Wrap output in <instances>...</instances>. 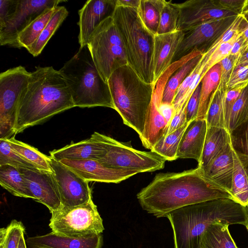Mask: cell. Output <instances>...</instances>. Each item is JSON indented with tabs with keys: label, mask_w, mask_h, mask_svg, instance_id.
<instances>
[{
	"label": "cell",
	"mask_w": 248,
	"mask_h": 248,
	"mask_svg": "<svg viewBox=\"0 0 248 248\" xmlns=\"http://www.w3.org/2000/svg\"><path fill=\"white\" fill-rule=\"evenodd\" d=\"M142 208L157 218L189 205L215 200L233 199L198 166L180 172L160 173L137 195Z\"/></svg>",
	"instance_id": "6da1fadb"
},
{
	"label": "cell",
	"mask_w": 248,
	"mask_h": 248,
	"mask_svg": "<svg viewBox=\"0 0 248 248\" xmlns=\"http://www.w3.org/2000/svg\"><path fill=\"white\" fill-rule=\"evenodd\" d=\"M74 107L70 88L59 71L36 66L20 97L14 136Z\"/></svg>",
	"instance_id": "7a4b0ae2"
},
{
	"label": "cell",
	"mask_w": 248,
	"mask_h": 248,
	"mask_svg": "<svg viewBox=\"0 0 248 248\" xmlns=\"http://www.w3.org/2000/svg\"><path fill=\"white\" fill-rule=\"evenodd\" d=\"M173 230L174 248H200L202 235L211 224L247 226V207L232 199L212 200L186 206L166 214Z\"/></svg>",
	"instance_id": "3957f363"
},
{
	"label": "cell",
	"mask_w": 248,
	"mask_h": 248,
	"mask_svg": "<svg viewBox=\"0 0 248 248\" xmlns=\"http://www.w3.org/2000/svg\"><path fill=\"white\" fill-rule=\"evenodd\" d=\"M107 82L114 109L141 140L155 84L144 82L128 64L114 71Z\"/></svg>",
	"instance_id": "277c9868"
},
{
	"label": "cell",
	"mask_w": 248,
	"mask_h": 248,
	"mask_svg": "<svg viewBox=\"0 0 248 248\" xmlns=\"http://www.w3.org/2000/svg\"><path fill=\"white\" fill-rule=\"evenodd\" d=\"M67 83L75 107H114L108 82L98 71L87 46L78 51L59 70Z\"/></svg>",
	"instance_id": "5b68a950"
},
{
	"label": "cell",
	"mask_w": 248,
	"mask_h": 248,
	"mask_svg": "<svg viewBox=\"0 0 248 248\" xmlns=\"http://www.w3.org/2000/svg\"><path fill=\"white\" fill-rule=\"evenodd\" d=\"M112 17L128 64L144 82L154 84L153 56L155 34L144 25L137 9L116 5Z\"/></svg>",
	"instance_id": "8992f818"
},
{
	"label": "cell",
	"mask_w": 248,
	"mask_h": 248,
	"mask_svg": "<svg viewBox=\"0 0 248 248\" xmlns=\"http://www.w3.org/2000/svg\"><path fill=\"white\" fill-rule=\"evenodd\" d=\"M87 46L98 71L107 82L114 71L128 64L124 46L112 16L104 19L95 28Z\"/></svg>",
	"instance_id": "52a82bcc"
},
{
	"label": "cell",
	"mask_w": 248,
	"mask_h": 248,
	"mask_svg": "<svg viewBox=\"0 0 248 248\" xmlns=\"http://www.w3.org/2000/svg\"><path fill=\"white\" fill-rule=\"evenodd\" d=\"M49 227L52 231L71 237H86L101 234L105 228L96 205L92 199L83 204L61 206L50 213Z\"/></svg>",
	"instance_id": "ba28073f"
},
{
	"label": "cell",
	"mask_w": 248,
	"mask_h": 248,
	"mask_svg": "<svg viewBox=\"0 0 248 248\" xmlns=\"http://www.w3.org/2000/svg\"><path fill=\"white\" fill-rule=\"evenodd\" d=\"M30 74L21 65L0 74V139L14 136L18 102Z\"/></svg>",
	"instance_id": "9c48e42d"
},
{
	"label": "cell",
	"mask_w": 248,
	"mask_h": 248,
	"mask_svg": "<svg viewBox=\"0 0 248 248\" xmlns=\"http://www.w3.org/2000/svg\"><path fill=\"white\" fill-rule=\"evenodd\" d=\"M105 140L107 152L97 160L105 166L140 173L159 170L165 166L166 159L155 152L138 150L105 135Z\"/></svg>",
	"instance_id": "30bf717a"
},
{
	"label": "cell",
	"mask_w": 248,
	"mask_h": 248,
	"mask_svg": "<svg viewBox=\"0 0 248 248\" xmlns=\"http://www.w3.org/2000/svg\"><path fill=\"white\" fill-rule=\"evenodd\" d=\"M189 60V57L185 56L173 62L155 84L152 101L146 121L144 136L141 140L143 146L147 149H152L155 143L164 135L169 125L160 109L166 84L173 73Z\"/></svg>",
	"instance_id": "8fae6325"
},
{
	"label": "cell",
	"mask_w": 248,
	"mask_h": 248,
	"mask_svg": "<svg viewBox=\"0 0 248 248\" xmlns=\"http://www.w3.org/2000/svg\"><path fill=\"white\" fill-rule=\"evenodd\" d=\"M62 0H17L16 11L0 26L1 46L17 47L19 33L46 9L56 7L65 2Z\"/></svg>",
	"instance_id": "7c38bea8"
},
{
	"label": "cell",
	"mask_w": 248,
	"mask_h": 248,
	"mask_svg": "<svg viewBox=\"0 0 248 248\" xmlns=\"http://www.w3.org/2000/svg\"><path fill=\"white\" fill-rule=\"evenodd\" d=\"M50 165L57 183L62 206H79L92 199L88 181L51 157Z\"/></svg>",
	"instance_id": "4fadbf2b"
},
{
	"label": "cell",
	"mask_w": 248,
	"mask_h": 248,
	"mask_svg": "<svg viewBox=\"0 0 248 248\" xmlns=\"http://www.w3.org/2000/svg\"><path fill=\"white\" fill-rule=\"evenodd\" d=\"M237 16L210 20L184 32V38L174 59L178 60L195 50L203 53L211 44L230 27Z\"/></svg>",
	"instance_id": "5bb4252c"
},
{
	"label": "cell",
	"mask_w": 248,
	"mask_h": 248,
	"mask_svg": "<svg viewBox=\"0 0 248 248\" xmlns=\"http://www.w3.org/2000/svg\"><path fill=\"white\" fill-rule=\"evenodd\" d=\"M178 5L177 31L183 32L210 20L238 15L217 5L214 0H189Z\"/></svg>",
	"instance_id": "9a60e30c"
},
{
	"label": "cell",
	"mask_w": 248,
	"mask_h": 248,
	"mask_svg": "<svg viewBox=\"0 0 248 248\" xmlns=\"http://www.w3.org/2000/svg\"><path fill=\"white\" fill-rule=\"evenodd\" d=\"M17 168L33 200L47 207L50 213L61 208L59 191L53 172L37 169Z\"/></svg>",
	"instance_id": "2e32d148"
},
{
	"label": "cell",
	"mask_w": 248,
	"mask_h": 248,
	"mask_svg": "<svg viewBox=\"0 0 248 248\" xmlns=\"http://www.w3.org/2000/svg\"><path fill=\"white\" fill-rule=\"evenodd\" d=\"M58 161L88 182L117 184L140 173L108 167L97 160L63 158Z\"/></svg>",
	"instance_id": "e0dca14e"
},
{
	"label": "cell",
	"mask_w": 248,
	"mask_h": 248,
	"mask_svg": "<svg viewBox=\"0 0 248 248\" xmlns=\"http://www.w3.org/2000/svg\"><path fill=\"white\" fill-rule=\"evenodd\" d=\"M116 7V0H89L85 3L78 12L80 48L87 46L95 28L104 19L112 16Z\"/></svg>",
	"instance_id": "ac0fdd59"
},
{
	"label": "cell",
	"mask_w": 248,
	"mask_h": 248,
	"mask_svg": "<svg viewBox=\"0 0 248 248\" xmlns=\"http://www.w3.org/2000/svg\"><path fill=\"white\" fill-rule=\"evenodd\" d=\"M27 248H101L102 234L86 237H71L52 231L46 234L29 237L26 240Z\"/></svg>",
	"instance_id": "d6986e66"
},
{
	"label": "cell",
	"mask_w": 248,
	"mask_h": 248,
	"mask_svg": "<svg viewBox=\"0 0 248 248\" xmlns=\"http://www.w3.org/2000/svg\"><path fill=\"white\" fill-rule=\"evenodd\" d=\"M105 135L94 132L90 138L50 152V156L62 159L98 160L106 153Z\"/></svg>",
	"instance_id": "ffe728a7"
},
{
	"label": "cell",
	"mask_w": 248,
	"mask_h": 248,
	"mask_svg": "<svg viewBox=\"0 0 248 248\" xmlns=\"http://www.w3.org/2000/svg\"><path fill=\"white\" fill-rule=\"evenodd\" d=\"M184 35V32L179 31L155 35L153 56L154 84L172 63Z\"/></svg>",
	"instance_id": "44dd1931"
},
{
	"label": "cell",
	"mask_w": 248,
	"mask_h": 248,
	"mask_svg": "<svg viewBox=\"0 0 248 248\" xmlns=\"http://www.w3.org/2000/svg\"><path fill=\"white\" fill-rule=\"evenodd\" d=\"M205 119H195L190 122L180 140L178 158H191L200 162L207 131Z\"/></svg>",
	"instance_id": "7402d4cb"
},
{
	"label": "cell",
	"mask_w": 248,
	"mask_h": 248,
	"mask_svg": "<svg viewBox=\"0 0 248 248\" xmlns=\"http://www.w3.org/2000/svg\"><path fill=\"white\" fill-rule=\"evenodd\" d=\"M233 166L232 149L229 143L203 170L209 178L231 194Z\"/></svg>",
	"instance_id": "603a6c76"
},
{
	"label": "cell",
	"mask_w": 248,
	"mask_h": 248,
	"mask_svg": "<svg viewBox=\"0 0 248 248\" xmlns=\"http://www.w3.org/2000/svg\"><path fill=\"white\" fill-rule=\"evenodd\" d=\"M229 143L231 138L227 129L207 127L201 160L198 166L202 169L205 168Z\"/></svg>",
	"instance_id": "cb8c5ba5"
},
{
	"label": "cell",
	"mask_w": 248,
	"mask_h": 248,
	"mask_svg": "<svg viewBox=\"0 0 248 248\" xmlns=\"http://www.w3.org/2000/svg\"><path fill=\"white\" fill-rule=\"evenodd\" d=\"M0 184L14 196L33 200L22 174L16 167L10 165H0Z\"/></svg>",
	"instance_id": "d4e9b609"
},
{
	"label": "cell",
	"mask_w": 248,
	"mask_h": 248,
	"mask_svg": "<svg viewBox=\"0 0 248 248\" xmlns=\"http://www.w3.org/2000/svg\"><path fill=\"white\" fill-rule=\"evenodd\" d=\"M229 225L211 224L203 232L200 248H238L229 231Z\"/></svg>",
	"instance_id": "484cf974"
},
{
	"label": "cell",
	"mask_w": 248,
	"mask_h": 248,
	"mask_svg": "<svg viewBox=\"0 0 248 248\" xmlns=\"http://www.w3.org/2000/svg\"><path fill=\"white\" fill-rule=\"evenodd\" d=\"M220 78V66L217 63L210 68L201 80V92L196 119H205L213 94L217 88Z\"/></svg>",
	"instance_id": "4316f807"
},
{
	"label": "cell",
	"mask_w": 248,
	"mask_h": 248,
	"mask_svg": "<svg viewBox=\"0 0 248 248\" xmlns=\"http://www.w3.org/2000/svg\"><path fill=\"white\" fill-rule=\"evenodd\" d=\"M68 11L63 6H58L56 10L35 42L27 48L34 57L40 55L48 41L66 19Z\"/></svg>",
	"instance_id": "83f0119b"
},
{
	"label": "cell",
	"mask_w": 248,
	"mask_h": 248,
	"mask_svg": "<svg viewBox=\"0 0 248 248\" xmlns=\"http://www.w3.org/2000/svg\"><path fill=\"white\" fill-rule=\"evenodd\" d=\"M6 140L13 150L37 169L53 172L50 156H47L33 147L16 140L14 137Z\"/></svg>",
	"instance_id": "f1b7e54d"
},
{
	"label": "cell",
	"mask_w": 248,
	"mask_h": 248,
	"mask_svg": "<svg viewBox=\"0 0 248 248\" xmlns=\"http://www.w3.org/2000/svg\"><path fill=\"white\" fill-rule=\"evenodd\" d=\"M57 7L45 10L19 33L17 38L18 48L25 47L27 49L35 42L47 24Z\"/></svg>",
	"instance_id": "f546056e"
},
{
	"label": "cell",
	"mask_w": 248,
	"mask_h": 248,
	"mask_svg": "<svg viewBox=\"0 0 248 248\" xmlns=\"http://www.w3.org/2000/svg\"><path fill=\"white\" fill-rule=\"evenodd\" d=\"M202 54L186 62L170 77L164 89L162 103L172 104L178 89L199 62Z\"/></svg>",
	"instance_id": "4dcf8cb0"
},
{
	"label": "cell",
	"mask_w": 248,
	"mask_h": 248,
	"mask_svg": "<svg viewBox=\"0 0 248 248\" xmlns=\"http://www.w3.org/2000/svg\"><path fill=\"white\" fill-rule=\"evenodd\" d=\"M189 123L186 122L174 131L162 137L154 146L151 151L163 157L166 161L177 159L179 145L186 128Z\"/></svg>",
	"instance_id": "1f68e13d"
},
{
	"label": "cell",
	"mask_w": 248,
	"mask_h": 248,
	"mask_svg": "<svg viewBox=\"0 0 248 248\" xmlns=\"http://www.w3.org/2000/svg\"><path fill=\"white\" fill-rule=\"evenodd\" d=\"M165 0H140L137 8L138 16L144 25L153 34H157L160 13Z\"/></svg>",
	"instance_id": "d6a6232c"
},
{
	"label": "cell",
	"mask_w": 248,
	"mask_h": 248,
	"mask_svg": "<svg viewBox=\"0 0 248 248\" xmlns=\"http://www.w3.org/2000/svg\"><path fill=\"white\" fill-rule=\"evenodd\" d=\"M233 170L231 194L234 201L244 206L248 204V177L232 150Z\"/></svg>",
	"instance_id": "836d02e7"
},
{
	"label": "cell",
	"mask_w": 248,
	"mask_h": 248,
	"mask_svg": "<svg viewBox=\"0 0 248 248\" xmlns=\"http://www.w3.org/2000/svg\"><path fill=\"white\" fill-rule=\"evenodd\" d=\"M227 91L217 87L214 93L206 117L207 127L214 126L228 130L224 114L225 100Z\"/></svg>",
	"instance_id": "e575fe53"
},
{
	"label": "cell",
	"mask_w": 248,
	"mask_h": 248,
	"mask_svg": "<svg viewBox=\"0 0 248 248\" xmlns=\"http://www.w3.org/2000/svg\"><path fill=\"white\" fill-rule=\"evenodd\" d=\"M231 144L248 177V121L230 133Z\"/></svg>",
	"instance_id": "d590c367"
},
{
	"label": "cell",
	"mask_w": 248,
	"mask_h": 248,
	"mask_svg": "<svg viewBox=\"0 0 248 248\" xmlns=\"http://www.w3.org/2000/svg\"><path fill=\"white\" fill-rule=\"evenodd\" d=\"M248 121V84L234 104L229 117L228 130L230 133Z\"/></svg>",
	"instance_id": "8d00e7d4"
},
{
	"label": "cell",
	"mask_w": 248,
	"mask_h": 248,
	"mask_svg": "<svg viewBox=\"0 0 248 248\" xmlns=\"http://www.w3.org/2000/svg\"><path fill=\"white\" fill-rule=\"evenodd\" d=\"M179 16L178 3H174L171 1L165 0L160 13L157 34H164L177 31Z\"/></svg>",
	"instance_id": "74e56055"
},
{
	"label": "cell",
	"mask_w": 248,
	"mask_h": 248,
	"mask_svg": "<svg viewBox=\"0 0 248 248\" xmlns=\"http://www.w3.org/2000/svg\"><path fill=\"white\" fill-rule=\"evenodd\" d=\"M10 165L16 168L37 169L13 150L6 139H0V165Z\"/></svg>",
	"instance_id": "f35d334b"
},
{
	"label": "cell",
	"mask_w": 248,
	"mask_h": 248,
	"mask_svg": "<svg viewBox=\"0 0 248 248\" xmlns=\"http://www.w3.org/2000/svg\"><path fill=\"white\" fill-rule=\"evenodd\" d=\"M243 19V17L241 15H238L230 27L211 44L203 53L209 57L219 45L230 41L234 36L242 33Z\"/></svg>",
	"instance_id": "ab89813d"
},
{
	"label": "cell",
	"mask_w": 248,
	"mask_h": 248,
	"mask_svg": "<svg viewBox=\"0 0 248 248\" xmlns=\"http://www.w3.org/2000/svg\"><path fill=\"white\" fill-rule=\"evenodd\" d=\"M6 228V248H18L20 239L25 232L24 225L22 222L13 219Z\"/></svg>",
	"instance_id": "60d3db41"
},
{
	"label": "cell",
	"mask_w": 248,
	"mask_h": 248,
	"mask_svg": "<svg viewBox=\"0 0 248 248\" xmlns=\"http://www.w3.org/2000/svg\"><path fill=\"white\" fill-rule=\"evenodd\" d=\"M238 60V59L236 57L230 55L219 62L220 66V78L218 88L228 90L231 74Z\"/></svg>",
	"instance_id": "b9f144b4"
},
{
	"label": "cell",
	"mask_w": 248,
	"mask_h": 248,
	"mask_svg": "<svg viewBox=\"0 0 248 248\" xmlns=\"http://www.w3.org/2000/svg\"><path fill=\"white\" fill-rule=\"evenodd\" d=\"M242 33L237 34L230 41L219 45L209 56L207 62L208 70L221 60L230 55L232 46Z\"/></svg>",
	"instance_id": "7bdbcfd3"
},
{
	"label": "cell",
	"mask_w": 248,
	"mask_h": 248,
	"mask_svg": "<svg viewBox=\"0 0 248 248\" xmlns=\"http://www.w3.org/2000/svg\"><path fill=\"white\" fill-rule=\"evenodd\" d=\"M248 84V63L237 65L231 74L228 90Z\"/></svg>",
	"instance_id": "ee69618b"
},
{
	"label": "cell",
	"mask_w": 248,
	"mask_h": 248,
	"mask_svg": "<svg viewBox=\"0 0 248 248\" xmlns=\"http://www.w3.org/2000/svg\"><path fill=\"white\" fill-rule=\"evenodd\" d=\"M201 87L200 82L188 99L186 108V122L190 123L196 119L200 105Z\"/></svg>",
	"instance_id": "f6af8a7d"
},
{
	"label": "cell",
	"mask_w": 248,
	"mask_h": 248,
	"mask_svg": "<svg viewBox=\"0 0 248 248\" xmlns=\"http://www.w3.org/2000/svg\"><path fill=\"white\" fill-rule=\"evenodd\" d=\"M247 85L236 87L228 90L227 92L224 104V114L227 129L229 119L232 108L240 95L243 89Z\"/></svg>",
	"instance_id": "bcb514c9"
},
{
	"label": "cell",
	"mask_w": 248,
	"mask_h": 248,
	"mask_svg": "<svg viewBox=\"0 0 248 248\" xmlns=\"http://www.w3.org/2000/svg\"><path fill=\"white\" fill-rule=\"evenodd\" d=\"M219 7L241 15L248 7V0H214Z\"/></svg>",
	"instance_id": "7dc6e473"
},
{
	"label": "cell",
	"mask_w": 248,
	"mask_h": 248,
	"mask_svg": "<svg viewBox=\"0 0 248 248\" xmlns=\"http://www.w3.org/2000/svg\"><path fill=\"white\" fill-rule=\"evenodd\" d=\"M17 0H0V26H2L16 11Z\"/></svg>",
	"instance_id": "c3c4849f"
},
{
	"label": "cell",
	"mask_w": 248,
	"mask_h": 248,
	"mask_svg": "<svg viewBox=\"0 0 248 248\" xmlns=\"http://www.w3.org/2000/svg\"><path fill=\"white\" fill-rule=\"evenodd\" d=\"M248 49L247 42L241 34L234 42L230 55L234 56L239 59L244 53L248 51Z\"/></svg>",
	"instance_id": "681fc988"
},
{
	"label": "cell",
	"mask_w": 248,
	"mask_h": 248,
	"mask_svg": "<svg viewBox=\"0 0 248 248\" xmlns=\"http://www.w3.org/2000/svg\"><path fill=\"white\" fill-rule=\"evenodd\" d=\"M160 109L162 115L166 119L169 125L175 113L173 104L162 102Z\"/></svg>",
	"instance_id": "f907efd6"
},
{
	"label": "cell",
	"mask_w": 248,
	"mask_h": 248,
	"mask_svg": "<svg viewBox=\"0 0 248 248\" xmlns=\"http://www.w3.org/2000/svg\"><path fill=\"white\" fill-rule=\"evenodd\" d=\"M140 1V0H116V5L137 9Z\"/></svg>",
	"instance_id": "816d5d0a"
},
{
	"label": "cell",
	"mask_w": 248,
	"mask_h": 248,
	"mask_svg": "<svg viewBox=\"0 0 248 248\" xmlns=\"http://www.w3.org/2000/svg\"><path fill=\"white\" fill-rule=\"evenodd\" d=\"M242 35L245 38L248 46V22L244 19V17L242 24Z\"/></svg>",
	"instance_id": "f5cc1de1"
},
{
	"label": "cell",
	"mask_w": 248,
	"mask_h": 248,
	"mask_svg": "<svg viewBox=\"0 0 248 248\" xmlns=\"http://www.w3.org/2000/svg\"><path fill=\"white\" fill-rule=\"evenodd\" d=\"M6 228H1L0 229V248H6L5 245V237Z\"/></svg>",
	"instance_id": "db71d44e"
},
{
	"label": "cell",
	"mask_w": 248,
	"mask_h": 248,
	"mask_svg": "<svg viewBox=\"0 0 248 248\" xmlns=\"http://www.w3.org/2000/svg\"><path fill=\"white\" fill-rule=\"evenodd\" d=\"M248 63V51L244 53L238 59L236 65Z\"/></svg>",
	"instance_id": "11a10c76"
},
{
	"label": "cell",
	"mask_w": 248,
	"mask_h": 248,
	"mask_svg": "<svg viewBox=\"0 0 248 248\" xmlns=\"http://www.w3.org/2000/svg\"><path fill=\"white\" fill-rule=\"evenodd\" d=\"M18 248H27L24 235H22L20 239Z\"/></svg>",
	"instance_id": "9f6ffc18"
},
{
	"label": "cell",
	"mask_w": 248,
	"mask_h": 248,
	"mask_svg": "<svg viewBox=\"0 0 248 248\" xmlns=\"http://www.w3.org/2000/svg\"><path fill=\"white\" fill-rule=\"evenodd\" d=\"M241 15L244 19L248 22V7L243 12Z\"/></svg>",
	"instance_id": "6f0895ef"
},
{
	"label": "cell",
	"mask_w": 248,
	"mask_h": 248,
	"mask_svg": "<svg viewBox=\"0 0 248 248\" xmlns=\"http://www.w3.org/2000/svg\"><path fill=\"white\" fill-rule=\"evenodd\" d=\"M247 207V211H248V204L247 205V206H246ZM247 229V231H248V224L247 225V226H246Z\"/></svg>",
	"instance_id": "680465c9"
}]
</instances>
